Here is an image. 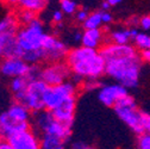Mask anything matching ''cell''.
Returning <instances> with one entry per match:
<instances>
[{
    "instance_id": "10",
    "label": "cell",
    "mask_w": 150,
    "mask_h": 149,
    "mask_svg": "<svg viewBox=\"0 0 150 149\" xmlns=\"http://www.w3.org/2000/svg\"><path fill=\"white\" fill-rule=\"evenodd\" d=\"M129 94L127 88L122 84H107L103 85L98 91V99L106 107H113L116 103Z\"/></svg>"
},
{
    "instance_id": "20",
    "label": "cell",
    "mask_w": 150,
    "mask_h": 149,
    "mask_svg": "<svg viewBox=\"0 0 150 149\" xmlns=\"http://www.w3.org/2000/svg\"><path fill=\"white\" fill-rule=\"evenodd\" d=\"M16 5H18L23 10L41 12L47 7V0H17Z\"/></svg>"
},
{
    "instance_id": "17",
    "label": "cell",
    "mask_w": 150,
    "mask_h": 149,
    "mask_svg": "<svg viewBox=\"0 0 150 149\" xmlns=\"http://www.w3.org/2000/svg\"><path fill=\"white\" fill-rule=\"evenodd\" d=\"M7 114L18 122H29L31 117L30 110L19 101H16L14 104H12L7 110Z\"/></svg>"
},
{
    "instance_id": "25",
    "label": "cell",
    "mask_w": 150,
    "mask_h": 149,
    "mask_svg": "<svg viewBox=\"0 0 150 149\" xmlns=\"http://www.w3.org/2000/svg\"><path fill=\"white\" fill-rule=\"evenodd\" d=\"M137 147L139 149H150V133L149 131L137 135Z\"/></svg>"
},
{
    "instance_id": "29",
    "label": "cell",
    "mask_w": 150,
    "mask_h": 149,
    "mask_svg": "<svg viewBox=\"0 0 150 149\" xmlns=\"http://www.w3.org/2000/svg\"><path fill=\"white\" fill-rule=\"evenodd\" d=\"M143 126L145 131H150V114L143 112Z\"/></svg>"
},
{
    "instance_id": "18",
    "label": "cell",
    "mask_w": 150,
    "mask_h": 149,
    "mask_svg": "<svg viewBox=\"0 0 150 149\" xmlns=\"http://www.w3.org/2000/svg\"><path fill=\"white\" fill-rule=\"evenodd\" d=\"M40 141H41V148L43 149H62L66 147L67 143L61 137L48 133H42Z\"/></svg>"
},
{
    "instance_id": "23",
    "label": "cell",
    "mask_w": 150,
    "mask_h": 149,
    "mask_svg": "<svg viewBox=\"0 0 150 149\" xmlns=\"http://www.w3.org/2000/svg\"><path fill=\"white\" fill-rule=\"evenodd\" d=\"M136 47L142 51V50H149L150 49V35L144 33V32H138L134 38Z\"/></svg>"
},
{
    "instance_id": "16",
    "label": "cell",
    "mask_w": 150,
    "mask_h": 149,
    "mask_svg": "<svg viewBox=\"0 0 150 149\" xmlns=\"http://www.w3.org/2000/svg\"><path fill=\"white\" fill-rule=\"evenodd\" d=\"M103 41V32L99 28L97 29H86L82 32L81 44L87 48L97 49Z\"/></svg>"
},
{
    "instance_id": "32",
    "label": "cell",
    "mask_w": 150,
    "mask_h": 149,
    "mask_svg": "<svg viewBox=\"0 0 150 149\" xmlns=\"http://www.w3.org/2000/svg\"><path fill=\"white\" fill-rule=\"evenodd\" d=\"M141 56H142L143 61L150 62V49L149 50H142L141 51Z\"/></svg>"
},
{
    "instance_id": "12",
    "label": "cell",
    "mask_w": 150,
    "mask_h": 149,
    "mask_svg": "<svg viewBox=\"0 0 150 149\" xmlns=\"http://www.w3.org/2000/svg\"><path fill=\"white\" fill-rule=\"evenodd\" d=\"M76 109V98L75 96H70L66 98L60 105L51 110V114L55 119L63 123L64 125L73 126L74 124V115Z\"/></svg>"
},
{
    "instance_id": "33",
    "label": "cell",
    "mask_w": 150,
    "mask_h": 149,
    "mask_svg": "<svg viewBox=\"0 0 150 149\" xmlns=\"http://www.w3.org/2000/svg\"><path fill=\"white\" fill-rule=\"evenodd\" d=\"M129 31H130V35H131V40H132L134 38V37L139 32L137 29H135V28H132V29H129Z\"/></svg>"
},
{
    "instance_id": "31",
    "label": "cell",
    "mask_w": 150,
    "mask_h": 149,
    "mask_svg": "<svg viewBox=\"0 0 150 149\" xmlns=\"http://www.w3.org/2000/svg\"><path fill=\"white\" fill-rule=\"evenodd\" d=\"M101 18H103V24H108L112 22V19H113V17H112V14L107 11H103L101 12Z\"/></svg>"
},
{
    "instance_id": "30",
    "label": "cell",
    "mask_w": 150,
    "mask_h": 149,
    "mask_svg": "<svg viewBox=\"0 0 150 149\" xmlns=\"http://www.w3.org/2000/svg\"><path fill=\"white\" fill-rule=\"evenodd\" d=\"M52 21H54L55 23L62 22V21H63V11H62V10H61V11H55V12L52 13Z\"/></svg>"
},
{
    "instance_id": "19",
    "label": "cell",
    "mask_w": 150,
    "mask_h": 149,
    "mask_svg": "<svg viewBox=\"0 0 150 149\" xmlns=\"http://www.w3.org/2000/svg\"><path fill=\"white\" fill-rule=\"evenodd\" d=\"M30 81H31V79L28 75L16 77V78L12 79V81H11V91L13 92L16 100L19 98L22 94H24V92L26 91L28 85H29Z\"/></svg>"
},
{
    "instance_id": "27",
    "label": "cell",
    "mask_w": 150,
    "mask_h": 149,
    "mask_svg": "<svg viewBox=\"0 0 150 149\" xmlns=\"http://www.w3.org/2000/svg\"><path fill=\"white\" fill-rule=\"evenodd\" d=\"M88 14H89L88 11H87L86 9H82V10H79V11L75 12V18H76L78 22L83 23V22L86 21V18L88 17Z\"/></svg>"
},
{
    "instance_id": "15",
    "label": "cell",
    "mask_w": 150,
    "mask_h": 149,
    "mask_svg": "<svg viewBox=\"0 0 150 149\" xmlns=\"http://www.w3.org/2000/svg\"><path fill=\"white\" fill-rule=\"evenodd\" d=\"M100 55L104 57L105 61L116 59V57H122V56H129V55H135L138 54L137 49L129 43L126 44H118V43H108L105 47L100 49Z\"/></svg>"
},
{
    "instance_id": "21",
    "label": "cell",
    "mask_w": 150,
    "mask_h": 149,
    "mask_svg": "<svg viewBox=\"0 0 150 149\" xmlns=\"http://www.w3.org/2000/svg\"><path fill=\"white\" fill-rule=\"evenodd\" d=\"M85 29H97L100 28V25L103 24V18H101V12L100 11H96L88 14V17L86 18V21L82 23Z\"/></svg>"
},
{
    "instance_id": "3",
    "label": "cell",
    "mask_w": 150,
    "mask_h": 149,
    "mask_svg": "<svg viewBox=\"0 0 150 149\" xmlns=\"http://www.w3.org/2000/svg\"><path fill=\"white\" fill-rule=\"evenodd\" d=\"M113 110L118 118L132 130L134 134L141 135L145 133L143 126V111L138 109L134 97L129 94L124 96L116 103Z\"/></svg>"
},
{
    "instance_id": "26",
    "label": "cell",
    "mask_w": 150,
    "mask_h": 149,
    "mask_svg": "<svg viewBox=\"0 0 150 149\" xmlns=\"http://www.w3.org/2000/svg\"><path fill=\"white\" fill-rule=\"evenodd\" d=\"M35 18H37V12H33L31 10H23L21 13L19 19L24 23V24H29L30 22H32Z\"/></svg>"
},
{
    "instance_id": "13",
    "label": "cell",
    "mask_w": 150,
    "mask_h": 149,
    "mask_svg": "<svg viewBox=\"0 0 150 149\" xmlns=\"http://www.w3.org/2000/svg\"><path fill=\"white\" fill-rule=\"evenodd\" d=\"M30 63L22 57H5L0 63V72L5 77H24L30 70Z\"/></svg>"
},
{
    "instance_id": "9",
    "label": "cell",
    "mask_w": 150,
    "mask_h": 149,
    "mask_svg": "<svg viewBox=\"0 0 150 149\" xmlns=\"http://www.w3.org/2000/svg\"><path fill=\"white\" fill-rule=\"evenodd\" d=\"M42 49L44 53V60L50 62L61 61L68 54L67 45L59 38H56L55 36L48 35V33H45L43 37Z\"/></svg>"
},
{
    "instance_id": "36",
    "label": "cell",
    "mask_w": 150,
    "mask_h": 149,
    "mask_svg": "<svg viewBox=\"0 0 150 149\" xmlns=\"http://www.w3.org/2000/svg\"><path fill=\"white\" fill-rule=\"evenodd\" d=\"M81 38H82V33L81 32H76L74 35V40L75 41H80L81 42Z\"/></svg>"
},
{
    "instance_id": "2",
    "label": "cell",
    "mask_w": 150,
    "mask_h": 149,
    "mask_svg": "<svg viewBox=\"0 0 150 149\" xmlns=\"http://www.w3.org/2000/svg\"><path fill=\"white\" fill-rule=\"evenodd\" d=\"M105 74L127 89L135 88L139 84L143 59L141 54L129 55L105 61Z\"/></svg>"
},
{
    "instance_id": "39",
    "label": "cell",
    "mask_w": 150,
    "mask_h": 149,
    "mask_svg": "<svg viewBox=\"0 0 150 149\" xmlns=\"http://www.w3.org/2000/svg\"><path fill=\"white\" fill-rule=\"evenodd\" d=\"M149 133H150V131H149Z\"/></svg>"
},
{
    "instance_id": "28",
    "label": "cell",
    "mask_w": 150,
    "mask_h": 149,
    "mask_svg": "<svg viewBox=\"0 0 150 149\" xmlns=\"http://www.w3.org/2000/svg\"><path fill=\"white\" fill-rule=\"evenodd\" d=\"M139 25L143 30H150V16H144L139 19Z\"/></svg>"
},
{
    "instance_id": "1",
    "label": "cell",
    "mask_w": 150,
    "mask_h": 149,
    "mask_svg": "<svg viewBox=\"0 0 150 149\" xmlns=\"http://www.w3.org/2000/svg\"><path fill=\"white\" fill-rule=\"evenodd\" d=\"M73 74H78L83 79H99L105 74L106 62L97 49L79 47L68 51L66 56Z\"/></svg>"
},
{
    "instance_id": "34",
    "label": "cell",
    "mask_w": 150,
    "mask_h": 149,
    "mask_svg": "<svg viewBox=\"0 0 150 149\" xmlns=\"http://www.w3.org/2000/svg\"><path fill=\"white\" fill-rule=\"evenodd\" d=\"M110 7H111V5L108 4V1H107V0H104L103 4H101V9H103L104 11H106V10H108Z\"/></svg>"
},
{
    "instance_id": "24",
    "label": "cell",
    "mask_w": 150,
    "mask_h": 149,
    "mask_svg": "<svg viewBox=\"0 0 150 149\" xmlns=\"http://www.w3.org/2000/svg\"><path fill=\"white\" fill-rule=\"evenodd\" d=\"M60 6L66 14H73L78 11V4L74 0H60Z\"/></svg>"
},
{
    "instance_id": "37",
    "label": "cell",
    "mask_w": 150,
    "mask_h": 149,
    "mask_svg": "<svg viewBox=\"0 0 150 149\" xmlns=\"http://www.w3.org/2000/svg\"><path fill=\"white\" fill-rule=\"evenodd\" d=\"M8 3H10V4H13V5H16V4H17V0H8Z\"/></svg>"
},
{
    "instance_id": "22",
    "label": "cell",
    "mask_w": 150,
    "mask_h": 149,
    "mask_svg": "<svg viewBox=\"0 0 150 149\" xmlns=\"http://www.w3.org/2000/svg\"><path fill=\"white\" fill-rule=\"evenodd\" d=\"M111 42L113 43H118V44H126L129 43V41L131 40V35L129 29L127 30H120V31H113L110 35Z\"/></svg>"
},
{
    "instance_id": "38",
    "label": "cell",
    "mask_w": 150,
    "mask_h": 149,
    "mask_svg": "<svg viewBox=\"0 0 150 149\" xmlns=\"http://www.w3.org/2000/svg\"><path fill=\"white\" fill-rule=\"evenodd\" d=\"M4 140H5L4 137H1V136H0V145H1V143L4 142Z\"/></svg>"
},
{
    "instance_id": "14",
    "label": "cell",
    "mask_w": 150,
    "mask_h": 149,
    "mask_svg": "<svg viewBox=\"0 0 150 149\" xmlns=\"http://www.w3.org/2000/svg\"><path fill=\"white\" fill-rule=\"evenodd\" d=\"M28 129H30L29 122H18L13 119L7 114V111L0 115V136L4 137L5 140L16 133H19Z\"/></svg>"
},
{
    "instance_id": "35",
    "label": "cell",
    "mask_w": 150,
    "mask_h": 149,
    "mask_svg": "<svg viewBox=\"0 0 150 149\" xmlns=\"http://www.w3.org/2000/svg\"><path fill=\"white\" fill-rule=\"evenodd\" d=\"M107 1H108V4H110L111 6H116V5L120 4L123 0H107Z\"/></svg>"
},
{
    "instance_id": "8",
    "label": "cell",
    "mask_w": 150,
    "mask_h": 149,
    "mask_svg": "<svg viewBox=\"0 0 150 149\" xmlns=\"http://www.w3.org/2000/svg\"><path fill=\"white\" fill-rule=\"evenodd\" d=\"M71 74L73 73L67 62L63 63L61 61H57L41 69L40 78L43 81H45L49 86H55V85H59L61 82L67 81L70 78Z\"/></svg>"
},
{
    "instance_id": "11",
    "label": "cell",
    "mask_w": 150,
    "mask_h": 149,
    "mask_svg": "<svg viewBox=\"0 0 150 149\" xmlns=\"http://www.w3.org/2000/svg\"><path fill=\"white\" fill-rule=\"evenodd\" d=\"M12 149H38L41 148V141L31 129L16 133L6 138Z\"/></svg>"
},
{
    "instance_id": "5",
    "label": "cell",
    "mask_w": 150,
    "mask_h": 149,
    "mask_svg": "<svg viewBox=\"0 0 150 149\" xmlns=\"http://www.w3.org/2000/svg\"><path fill=\"white\" fill-rule=\"evenodd\" d=\"M44 35L45 33L43 30V23L38 18H35L32 22L26 24L25 28L18 30L17 42L19 44V47L23 49V53L38 50L42 48Z\"/></svg>"
},
{
    "instance_id": "7",
    "label": "cell",
    "mask_w": 150,
    "mask_h": 149,
    "mask_svg": "<svg viewBox=\"0 0 150 149\" xmlns=\"http://www.w3.org/2000/svg\"><path fill=\"white\" fill-rule=\"evenodd\" d=\"M76 93V84L73 81H64L55 86H48L43 94V103L47 110H52L60 105L66 98L75 96Z\"/></svg>"
},
{
    "instance_id": "6",
    "label": "cell",
    "mask_w": 150,
    "mask_h": 149,
    "mask_svg": "<svg viewBox=\"0 0 150 149\" xmlns=\"http://www.w3.org/2000/svg\"><path fill=\"white\" fill-rule=\"evenodd\" d=\"M48 86L49 85L45 81H43L41 78L31 80L28 85L26 91L24 92V94H22V97H19L16 101L22 103L30 111H35V112L43 110L45 109L43 103V94Z\"/></svg>"
},
{
    "instance_id": "4",
    "label": "cell",
    "mask_w": 150,
    "mask_h": 149,
    "mask_svg": "<svg viewBox=\"0 0 150 149\" xmlns=\"http://www.w3.org/2000/svg\"><path fill=\"white\" fill-rule=\"evenodd\" d=\"M18 23L12 16L0 21V56L1 57H22L23 49L17 42Z\"/></svg>"
}]
</instances>
